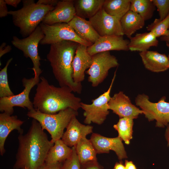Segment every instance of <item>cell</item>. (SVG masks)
Returning <instances> with one entry per match:
<instances>
[{
    "label": "cell",
    "instance_id": "obj_1",
    "mask_svg": "<svg viewBox=\"0 0 169 169\" xmlns=\"http://www.w3.org/2000/svg\"><path fill=\"white\" fill-rule=\"evenodd\" d=\"M13 169H39L54 143L49 141L39 123L33 119L27 133L20 134Z\"/></svg>",
    "mask_w": 169,
    "mask_h": 169
},
{
    "label": "cell",
    "instance_id": "obj_2",
    "mask_svg": "<svg viewBox=\"0 0 169 169\" xmlns=\"http://www.w3.org/2000/svg\"><path fill=\"white\" fill-rule=\"evenodd\" d=\"M37 85L33 102L34 108L41 112L52 114L68 108L76 111L81 108V99L69 87L50 84L43 77Z\"/></svg>",
    "mask_w": 169,
    "mask_h": 169
},
{
    "label": "cell",
    "instance_id": "obj_3",
    "mask_svg": "<svg viewBox=\"0 0 169 169\" xmlns=\"http://www.w3.org/2000/svg\"><path fill=\"white\" fill-rule=\"evenodd\" d=\"M79 43L64 40L50 45L47 55L54 75L60 86H67L73 92L80 94L81 83L74 82L72 76V63Z\"/></svg>",
    "mask_w": 169,
    "mask_h": 169
},
{
    "label": "cell",
    "instance_id": "obj_4",
    "mask_svg": "<svg viewBox=\"0 0 169 169\" xmlns=\"http://www.w3.org/2000/svg\"><path fill=\"white\" fill-rule=\"evenodd\" d=\"M23 7L17 10L10 11L14 25L20 29L23 37L31 34L42 22L46 14L54 7L35 3L33 0H23Z\"/></svg>",
    "mask_w": 169,
    "mask_h": 169
},
{
    "label": "cell",
    "instance_id": "obj_5",
    "mask_svg": "<svg viewBox=\"0 0 169 169\" xmlns=\"http://www.w3.org/2000/svg\"><path fill=\"white\" fill-rule=\"evenodd\" d=\"M78 115V111L71 108L52 114L44 113L33 108L28 110L27 114L28 117L38 121L42 129L48 131L51 135V141L54 143L61 139L64 129L73 117Z\"/></svg>",
    "mask_w": 169,
    "mask_h": 169
},
{
    "label": "cell",
    "instance_id": "obj_6",
    "mask_svg": "<svg viewBox=\"0 0 169 169\" xmlns=\"http://www.w3.org/2000/svg\"><path fill=\"white\" fill-rule=\"evenodd\" d=\"M166 100L163 96L158 102H152L147 95L142 94L137 95L135 102L149 121L155 120L156 127L163 128L169 123V102Z\"/></svg>",
    "mask_w": 169,
    "mask_h": 169
},
{
    "label": "cell",
    "instance_id": "obj_7",
    "mask_svg": "<svg viewBox=\"0 0 169 169\" xmlns=\"http://www.w3.org/2000/svg\"><path fill=\"white\" fill-rule=\"evenodd\" d=\"M116 70L108 90L97 98L92 100V103L86 104L81 102V108L84 110L85 117L84 123L90 125L94 123L102 124L109 114L108 103L111 96L110 93L116 76Z\"/></svg>",
    "mask_w": 169,
    "mask_h": 169
},
{
    "label": "cell",
    "instance_id": "obj_8",
    "mask_svg": "<svg viewBox=\"0 0 169 169\" xmlns=\"http://www.w3.org/2000/svg\"><path fill=\"white\" fill-rule=\"evenodd\" d=\"M44 36L43 30L39 25L28 36L21 39L14 36L11 41L13 46L23 51L25 57L29 58L32 60L33 66L31 69L34 72V76L39 77L42 72L40 67L41 58L38 55V47Z\"/></svg>",
    "mask_w": 169,
    "mask_h": 169
},
{
    "label": "cell",
    "instance_id": "obj_9",
    "mask_svg": "<svg viewBox=\"0 0 169 169\" xmlns=\"http://www.w3.org/2000/svg\"><path fill=\"white\" fill-rule=\"evenodd\" d=\"M119 65L117 59L111 54L110 51L94 54L92 56L91 66L85 72L89 75L88 81L91 83L92 87H97L105 79L109 70Z\"/></svg>",
    "mask_w": 169,
    "mask_h": 169
},
{
    "label": "cell",
    "instance_id": "obj_10",
    "mask_svg": "<svg viewBox=\"0 0 169 169\" xmlns=\"http://www.w3.org/2000/svg\"><path fill=\"white\" fill-rule=\"evenodd\" d=\"M39 25L44 35L40 42L42 45H51L64 40L73 41L87 47L92 44L79 38L67 23H57L49 25L41 22Z\"/></svg>",
    "mask_w": 169,
    "mask_h": 169
},
{
    "label": "cell",
    "instance_id": "obj_11",
    "mask_svg": "<svg viewBox=\"0 0 169 169\" xmlns=\"http://www.w3.org/2000/svg\"><path fill=\"white\" fill-rule=\"evenodd\" d=\"M40 80L39 77L36 76L30 79L23 78L22 82L24 89L22 92L11 96L0 98V111L12 115L14 112L13 107L15 106L27 108L28 110L33 109V102L29 98V93L32 89Z\"/></svg>",
    "mask_w": 169,
    "mask_h": 169
},
{
    "label": "cell",
    "instance_id": "obj_12",
    "mask_svg": "<svg viewBox=\"0 0 169 169\" xmlns=\"http://www.w3.org/2000/svg\"><path fill=\"white\" fill-rule=\"evenodd\" d=\"M89 20L100 37L124 35L120 20L108 14L102 8Z\"/></svg>",
    "mask_w": 169,
    "mask_h": 169
},
{
    "label": "cell",
    "instance_id": "obj_13",
    "mask_svg": "<svg viewBox=\"0 0 169 169\" xmlns=\"http://www.w3.org/2000/svg\"><path fill=\"white\" fill-rule=\"evenodd\" d=\"M90 140L97 154L108 153L110 151H113L120 161L128 158L122 141L118 136L110 138L92 133Z\"/></svg>",
    "mask_w": 169,
    "mask_h": 169
},
{
    "label": "cell",
    "instance_id": "obj_14",
    "mask_svg": "<svg viewBox=\"0 0 169 169\" xmlns=\"http://www.w3.org/2000/svg\"><path fill=\"white\" fill-rule=\"evenodd\" d=\"M109 110L117 115L120 118H137L143 114L142 110L133 104L129 98L123 91L114 94L108 103Z\"/></svg>",
    "mask_w": 169,
    "mask_h": 169
},
{
    "label": "cell",
    "instance_id": "obj_15",
    "mask_svg": "<svg viewBox=\"0 0 169 169\" xmlns=\"http://www.w3.org/2000/svg\"><path fill=\"white\" fill-rule=\"evenodd\" d=\"M129 40L125 39L123 36L110 35L100 37L91 45L88 47L87 51L91 56L96 54L111 50H129Z\"/></svg>",
    "mask_w": 169,
    "mask_h": 169
},
{
    "label": "cell",
    "instance_id": "obj_16",
    "mask_svg": "<svg viewBox=\"0 0 169 169\" xmlns=\"http://www.w3.org/2000/svg\"><path fill=\"white\" fill-rule=\"evenodd\" d=\"M75 15L74 0L59 1L54 9L45 16L42 23L49 25L69 23Z\"/></svg>",
    "mask_w": 169,
    "mask_h": 169
},
{
    "label": "cell",
    "instance_id": "obj_17",
    "mask_svg": "<svg viewBox=\"0 0 169 169\" xmlns=\"http://www.w3.org/2000/svg\"><path fill=\"white\" fill-rule=\"evenodd\" d=\"M93 126L81 124L75 116L73 117L61 138L67 146H75L83 138L93 132Z\"/></svg>",
    "mask_w": 169,
    "mask_h": 169
},
{
    "label": "cell",
    "instance_id": "obj_18",
    "mask_svg": "<svg viewBox=\"0 0 169 169\" xmlns=\"http://www.w3.org/2000/svg\"><path fill=\"white\" fill-rule=\"evenodd\" d=\"M88 47L79 44L76 51L72 63L73 79L77 83H81L85 79V72L90 67L92 56L87 51Z\"/></svg>",
    "mask_w": 169,
    "mask_h": 169
},
{
    "label": "cell",
    "instance_id": "obj_19",
    "mask_svg": "<svg viewBox=\"0 0 169 169\" xmlns=\"http://www.w3.org/2000/svg\"><path fill=\"white\" fill-rule=\"evenodd\" d=\"M24 121L18 119L17 115H8L4 112L0 114V154L3 156L5 152L4 144L10 133L17 130L19 134H23L21 126Z\"/></svg>",
    "mask_w": 169,
    "mask_h": 169
},
{
    "label": "cell",
    "instance_id": "obj_20",
    "mask_svg": "<svg viewBox=\"0 0 169 169\" xmlns=\"http://www.w3.org/2000/svg\"><path fill=\"white\" fill-rule=\"evenodd\" d=\"M139 54L147 69L152 72L159 73L169 69L168 57L165 54L148 50L140 52Z\"/></svg>",
    "mask_w": 169,
    "mask_h": 169
},
{
    "label": "cell",
    "instance_id": "obj_21",
    "mask_svg": "<svg viewBox=\"0 0 169 169\" xmlns=\"http://www.w3.org/2000/svg\"><path fill=\"white\" fill-rule=\"evenodd\" d=\"M68 24L73 29L79 38L92 44L100 37L89 20L76 15Z\"/></svg>",
    "mask_w": 169,
    "mask_h": 169
},
{
    "label": "cell",
    "instance_id": "obj_22",
    "mask_svg": "<svg viewBox=\"0 0 169 169\" xmlns=\"http://www.w3.org/2000/svg\"><path fill=\"white\" fill-rule=\"evenodd\" d=\"M157 38L151 32L137 33L130 38L129 50L141 52L148 50L151 47H157L159 43Z\"/></svg>",
    "mask_w": 169,
    "mask_h": 169
},
{
    "label": "cell",
    "instance_id": "obj_23",
    "mask_svg": "<svg viewBox=\"0 0 169 169\" xmlns=\"http://www.w3.org/2000/svg\"><path fill=\"white\" fill-rule=\"evenodd\" d=\"M105 0H74L75 15L89 19L94 16L102 8Z\"/></svg>",
    "mask_w": 169,
    "mask_h": 169
},
{
    "label": "cell",
    "instance_id": "obj_24",
    "mask_svg": "<svg viewBox=\"0 0 169 169\" xmlns=\"http://www.w3.org/2000/svg\"><path fill=\"white\" fill-rule=\"evenodd\" d=\"M72 152V147L66 145L61 139L56 141L47 155L45 163H61L69 158Z\"/></svg>",
    "mask_w": 169,
    "mask_h": 169
},
{
    "label": "cell",
    "instance_id": "obj_25",
    "mask_svg": "<svg viewBox=\"0 0 169 169\" xmlns=\"http://www.w3.org/2000/svg\"><path fill=\"white\" fill-rule=\"evenodd\" d=\"M120 22L124 35L129 38L145 24V21L140 15L130 10L121 18Z\"/></svg>",
    "mask_w": 169,
    "mask_h": 169
},
{
    "label": "cell",
    "instance_id": "obj_26",
    "mask_svg": "<svg viewBox=\"0 0 169 169\" xmlns=\"http://www.w3.org/2000/svg\"><path fill=\"white\" fill-rule=\"evenodd\" d=\"M74 147L81 165L98 162L97 152L90 139L83 138Z\"/></svg>",
    "mask_w": 169,
    "mask_h": 169
},
{
    "label": "cell",
    "instance_id": "obj_27",
    "mask_svg": "<svg viewBox=\"0 0 169 169\" xmlns=\"http://www.w3.org/2000/svg\"><path fill=\"white\" fill-rule=\"evenodd\" d=\"M131 0H105L102 8L106 13L120 20L130 10Z\"/></svg>",
    "mask_w": 169,
    "mask_h": 169
},
{
    "label": "cell",
    "instance_id": "obj_28",
    "mask_svg": "<svg viewBox=\"0 0 169 169\" xmlns=\"http://www.w3.org/2000/svg\"><path fill=\"white\" fill-rule=\"evenodd\" d=\"M155 8L152 0H131L130 10L139 14L145 21L151 18Z\"/></svg>",
    "mask_w": 169,
    "mask_h": 169
},
{
    "label": "cell",
    "instance_id": "obj_29",
    "mask_svg": "<svg viewBox=\"0 0 169 169\" xmlns=\"http://www.w3.org/2000/svg\"><path fill=\"white\" fill-rule=\"evenodd\" d=\"M133 119L124 117L120 118L118 122L113 126L118 132V136L127 145L133 138Z\"/></svg>",
    "mask_w": 169,
    "mask_h": 169
},
{
    "label": "cell",
    "instance_id": "obj_30",
    "mask_svg": "<svg viewBox=\"0 0 169 169\" xmlns=\"http://www.w3.org/2000/svg\"><path fill=\"white\" fill-rule=\"evenodd\" d=\"M169 28V13L163 19L156 18L146 27L148 32H152L157 38L166 35Z\"/></svg>",
    "mask_w": 169,
    "mask_h": 169
},
{
    "label": "cell",
    "instance_id": "obj_31",
    "mask_svg": "<svg viewBox=\"0 0 169 169\" xmlns=\"http://www.w3.org/2000/svg\"><path fill=\"white\" fill-rule=\"evenodd\" d=\"M12 60V58L8 59L5 66L0 71V98L14 95L9 87L7 75L8 67Z\"/></svg>",
    "mask_w": 169,
    "mask_h": 169
},
{
    "label": "cell",
    "instance_id": "obj_32",
    "mask_svg": "<svg viewBox=\"0 0 169 169\" xmlns=\"http://www.w3.org/2000/svg\"><path fill=\"white\" fill-rule=\"evenodd\" d=\"M72 148V152L71 155L62 164L61 169H81V164L75 147L73 146Z\"/></svg>",
    "mask_w": 169,
    "mask_h": 169
},
{
    "label": "cell",
    "instance_id": "obj_33",
    "mask_svg": "<svg viewBox=\"0 0 169 169\" xmlns=\"http://www.w3.org/2000/svg\"><path fill=\"white\" fill-rule=\"evenodd\" d=\"M157 8L159 16V19H164L169 13V0H152Z\"/></svg>",
    "mask_w": 169,
    "mask_h": 169
},
{
    "label": "cell",
    "instance_id": "obj_34",
    "mask_svg": "<svg viewBox=\"0 0 169 169\" xmlns=\"http://www.w3.org/2000/svg\"><path fill=\"white\" fill-rule=\"evenodd\" d=\"M5 0H0V17H5L8 14V11Z\"/></svg>",
    "mask_w": 169,
    "mask_h": 169
},
{
    "label": "cell",
    "instance_id": "obj_35",
    "mask_svg": "<svg viewBox=\"0 0 169 169\" xmlns=\"http://www.w3.org/2000/svg\"><path fill=\"white\" fill-rule=\"evenodd\" d=\"M61 165L62 163L49 164L45 162L39 169H61Z\"/></svg>",
    "mask_w": 169,
    "mask_h": 169
},
{
    "label": "cell",
    "instance_id": "obj_36",
    "mask_svg": "<svg viewBox=\"0 0 169 169\" xmlns=\"http://www.w3.org/2000/svg\"><path fill=\"white\" fill-rule=\"evenodd\" d=\"M81 169H101L98 162H92L81 165Z\"/></svg>",
    "mask_w": 169,
    "mask_h": 169
},
{
    "label": "cell",
    "instance_id": "obj_37",
    "mask_svg": "<svg viewBox=\"0 0 169 169\" xmlns=\"http://www.w3.org/2000/svg\"><path fill=\"white\" fill-rule=\"evenodd\" d=\"M12 50L11 46L6 45L5 43H3L0 46V58L5 54L10 52Z\"/></svg>",
    "mask_w": 169,
    "mask_h": 169
},
{
    "label": "cell",
    "instance_id": "obj_38",
    "mask_svg": "<svg viewBox=\"0 0 169 169\" xmlns=\"http://www.w3.org/2000/svg\"><path fill=\"white\" fill-rule=\"evenodd\" d=\"M59 1L57 0H39L36 3L38 4L55 7Z\"/></svg>",
    "mask_w": 169,
    "mask_h": 169
},
{
    "label": "cell",
    "instance_id": "obj_39",
    "mask_svg": "<svg viewBox=\"0 0 169 169\" xmlns=\"http://www.w3.org/2000/svg\"><path fill=\"white\" fill-rule=\"evenodd\" d=\"M124 165L125 169H138L134 162L131 161L125 160Z\"/></svg>",
    "mask_w": 169,
    "mask_h": 169
},
{
    "label": "cell",
    "instance_id": "obj_40",
    "mask_svg": "<svg viewBox=\"0 0 169 169\" xmlns=\"http://www.w3.org/2000/svg\"><path fill=\"white\" fill-rule=\"evenodd\" d=\"M7 4L16 8L21 1V0H5Z\"/></svg>",
    "mask_w": 169,
    "mask_h": 169
},
{
    "label": "cell",
    "instance_id": "obj_41",
    "mask_svg": "<svg viewBox=\"0 0 169 169\" xmlns=\"http://www.w3.org/2000/svg\"><path fill=\"white\" fill-rule=\"evenodd\" d=\"M165 133V138L167 143V146L169 147V123L166 126Z\"/></svg>",
    "mask_w": 169,
    "mask_h": 169
},
{
    "label": "cell",
    "instance_id": "obj_42",
    "mask_svg": "<svg viewBox=\"0 0 169 169\" xmlns=\"http://www.w3.org/2000/svg\"><path fill=\"white\" fill-rule=\"evenodd\" d=\"M160 40L166 42V44L169 45V28L167 34L160 37Z\"/></svg>",
    "mask_w": 169,
    "mask_h": 169
},
{
    "label": "cell",
    "instance_id": "obj_43",
    "mask_svg": "<svg viewBox=\"0 0 169 169\" xmlns=\"http://www.w3.org/2000/svg\"><path fill=\"white\" fill-rule=\"evenodd\" d=\"M113 169H125V165L120 161L119 162H116L115 164Z\"/></svg>",
    "mask_w": 169,
    "mask_h": 169
},
{
    "label": "cell",
    "instance_id": "obj_44",
    "mask_svg": "<svg viewBox=\"0 0 169 169\" xmlns=\"http://www.w3.org/2000/svg\"><path fill=\"white\" fill-rule=\"evenodd\" d=\"M168 48L169 49V45L168 44H166ZM168 59H169V64H168V68L169 69V55L168 56Z\"/></svg>",
    "mask_w": 169,
    "mask_h": 169
}]
</instances>
